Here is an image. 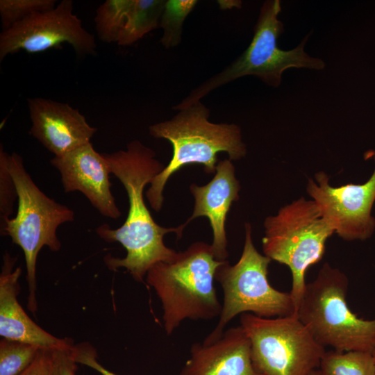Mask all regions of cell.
<instances>
[{"mask_svg":"<svg viewBox=\"0 0 375 375\" xmlns=\"http://www.w3.org/2000/svg\"><path fill=\"white\" fill-rule=\"evenodd\" d=\"M318 371L319 375H375V358L371 351H326Z\"/></svg>","mask_w":375,"mask_h":375,"instance_id":"cell-18","label":"cell"},{"mask_svg":"<svg viewBox=\"0 0 375 375\" xmlns=\"http://www.w3.org/2000/svg\"><path fill=\"white\" fill-rule=\"evenodd\" d=\"M56 6L55 0H1L0 16L3 31L36 12Z\"/></svg>","mask_w":375,"mask_h":375,"instance_id":"cell-22","label":"cell"},{"mask_svg":"<svg viewBox=\"0 0 375 375\" xmlns=\"http://www.w3.org/2000/svg\"><path fill=\"white\" fill-rule=\"evenodd\" d=\"M51 375H76L77 362L72 356V348L51 351Z\"/></svg>","mask_w":375,"mask_h":375,"instance_id":"cell-25","label":"cell"},{"mask_svg":"<svg viewBox=\"0 0 375 375\" xmlns=\"http://www.w3.org/2000/svg\"><path fill=\"white\" fill-rule=\"evenodd\" d=\"M281 11V1H265L247 49L219 73L194 88L174 109L188 107L201 101L213 90L246 76H256L269 86L278 88L283 72L290 68L324 69V60L309 56L304 50L310 32L294 49L283 50L278 46V40L284 32V25L278 19Z\"/></svg>","mask_w":375,"mask_h":375,"instance_id":"cell-4","label":"cell"},{"mask_svg":"<svg viewBox=\"0 0 375 375\" xmlns=\"http://www.w3.org/2000/svg\"><path fill=\"white\" fill-rule=\"evenodd\" d=\"M8 167L17 192V211L0 228L1 235H8L23 250L26 280L28 284V308L38 309L36 299V264L44 246L51 251L60 250L61 244L57 228L62 224L73 222L74 212L67 206L47 196L26 172L22 157L13 152L8 155Z\"/></svg>","mask_w":375,"mask_h":375,"instance_id":"cell-6","label":"cell"},{"mask_svg":"<svg viewBox=\"0 0 375 375\" xmlns=\"http://www.w3.org/2000/svg\"><path fill=\"white\" fill-rule=\"evenodd\" d=\"M8 155L1 144L0 147V227L10 219L17 199L15 183L8 167Z\"/></svg>","mask_w":375,"mask_h":375,"instance_id":"cell-23","label":"cell"},{"mask_svg":"<svg viewBox=\"0 0 375 375\" xmlns=\"http://www.w3.org/2000/svg\"><path fill=\"white\" fill-rule=\"evenodd\" d=\"M30 133L54 156H60L90 142L97 132L85 117L68 103L49 99H28Z\"/></svg>","mask_w":375,"mask_h":375,"instance_id":"cell-13","label":"cell"},{"mask_svg":"<svg viewBox=\"0 0 375 375\" xmlns=\"http://www.w3.org/2000/svg\"><path fill=\"white\" fill-rule=\"evenodd\" d=\"M69 44L79 55H93L94 35L86 31L73 12V1L62 0L50 10L33 14L0 34V61L19 50L39 53Z\"/></svg>","mask_w":375,"mask_h":375,"instance_id":"cell-10","label":"cell"},{"mask_svg":"<svg viewBox=\"0 0 375 375\" xmlns=\"http://www.w3.org/2000/svg\"><path fill=\"white\" fill-rule=\"evenodd\" d=\"M129 0H106L96 11V31L103 42H117Z\"/></svg>","mask_w":375,"mask_h":375,"instance_id":"cell-21","label":"cell"},{"mask_svg":"<svg viewBox=\"0 0 375 375\" xmlns=\"http://www.w3.org/2000/svg\"><path fill=\"white\" fill-rule=\"evenodd\" d=\"M72 353L76 362L91 367L101 375H118L107 369L98 362L97 351L89 344H74Z\"/></svg>","mask_w":375,"mask_h":375,"instance_id":"cell-24","label":"cell"},{"mask_svg":"<svg viewBox=\"0 0 375 375\" xmlns=\"http://www.w3.org/2000/svg\"><path fill=\"white\" fill-rule=\"evenodd\" d=\"M312 375H319V371L317 370L316 372H315Z\"/></svg>","mask_w":375,"mask_h":375,"instance_id":"cell-27","label":"cell"},{"mask_svg":"<svg viewBox=\"0 0 375 375\" xmlns=\"http://www.w3.org/2000/svg\"><path fill=\"white\" fill-rule=\"evenodd\" d=\"M224 261L215 258L211 244L196 242L171 261L158 262L148 271L146 281L162 303L167 335L186 319L208 320L220 315L222 305L214 281Z\"/></svg>","mask_w":375,"mask_h":375,"instance_id":"cell-3","label":"cell"},{"mask_svg":"<svg viewBox=\"0 0 375 375\" xmlns=\"http://www.w3.org/2000/svg\"><path fill=\"white\" fill-rule=\"evenodd\" d=\"M178 111L171 119L149 128L151 136L167 140L173 148L171 160L151 180L146 192L151 207L157 212L162 206L167 180L184 166L201 165L206 173L213 174L218 153L226 152L231 160L241 159L247 153L240 128L234 124L210 122V110L201 101Z\"/></svg>","mask_w":375,"mask_h":375,"instance_id":"cell-2","label":"cell"},{"mask_svg":"<svg viewBox=\"0 0 375 375\" xmlns=\"http://www.w3.org/2000/svg\"><path fill=\"white\" fill-rule=\"evenodd\" d=\"M50 162L60 174L65 192H81L103 216L111 219L121 216L110 190L108 164L91 142L54 156Z\"/></svg>","mask_w":375,"mask_h":375,"instance_id":"cell-12","label":"cell"},{"mask_svg":"<svg viewBox=\"0 0 375 375\" xmlns=\"http://www.w3.org/2000/svg\"><path fill=\"white\" fill-rule=\"evenodd\" d=\"M373 354H374V358H375V348H374V349L373 351Z\"/></svg>","mask_w":375,"mask_h":375,"instance_id":"cell-28","label":"cell"},{"mask_svg":"<svg viewBox=\"0 0 375 375\" xmlns=\"http://www.w3.org/2000/svg\"><path fill=\"white\" fill-rule=\"evenodd\" d=\"M264 226V255L291 271L290 292L296 313L306 285V273L322 259L326 240L335 230L317 203L303 197L282 207L276 215L267 217Z\"/></svg>","mask_w":375,"mask_h":375,"instance_id":"cell-7","label":"cell"},{"mask_svg":"<svg viewBox=\"0 0 375 375\" xmlns=\"http://www.w3.org/2000/svg\"><path fill=\"white\" fill-rule=\"evenodd\" d=\"M373 158L375 151L365 153ZM315 182L309 179L307 192L319 208L322 215L342 239L348 241L369 238L375 229L372 209L375 201V169L365 183L332 187L323 172L315 174Z\"/></svg>","mask_w":375,"mask_h":375,"instance_id":"cell-11","label":"cell"},{"mask_svg":"<svg viewBox=\"0 0 375 375\" xmlns=\"http://www.w3.org/2000/svg\"><path fill=\"white\" fill-rule=\"evenodd\" d=\"M16 258L3 256L0 275V335L3 338L53 351L69 349L74 346L69 338H58L44 331L26 313L17 300L21 267L14 269Z\"/></svg>","mask_w":375,"mask_h":375,"instance_id":"cell-14","label":"cell"},{"mask_svg":"<svg viewBox=\"0 0 375 375\" xmlns=\"http://www.w3.org/2000/svg\"><path fill=\"white\" fill-rule=\"evenodd\" d=\"M165 1L129 0L117 43L120 46L133 44L159 27Z\"/></svg>","mask_w":375,"mask_h":375,"instance_id":"cell-17","label":"cell"},{"mask_svg":"<svg viewBox=\"0 0 375 375\" xmlns=\"http://www.w3.org/2000/svg\"><path fill=\"white\" fill-rule=\"evenodd\" d=\"M347 276L328 262L306 283L296 315L322 346L341 351L373 352L375 319L358 317L347 305Z\"/></svg>","mask_w":375,"mask_h":375,"instance_id":"cell-5","label":"cell"},{"mask_svg":"<svg viewBox=\"0 0 375 375\" xmlns=\"http://www.w3.org/2000/svg\"><path fill=\"white\" fill-rule=\"evenodd\" d=\"M180 375H262L251 359V342L240 325L218 339L192 344L190 356Z\"/></svg>","mask_w":375,"mask_h":375,"instance_id":"cell-15","label":"cell"},{"mask_svg":"<svg viewBox=\"0 0 375 375\" xmlns=\"http://www.w3.org/2000/svg\"><path fill=\"white\" fill-rule=\"evenodd\" d=\"M38 346L2 338L0 341V375H19L35 360Z\"/></svg>","mask_w":375,"mask_h":375,"instance_id":"cell-20","label":"cell"},{"mask_svg":"<svg viewBox=\"0 0 375 375\" xmlns=\"http://www.w3.org/2000/svg\"><path fill=\"white\" fill-rule=\"evenodd\" d=\"M197 3L195 0L165 1L159 24L162 28L160 42L165 48L176 47L181 42L183 22Z\"/></svg>","mask_w":375,"mask_h":375,"instance_id":"cell-19","label":"cell"},{"mask_svg":"<svg viewBox=\"0 0 375 375\" xmlns=\"http://www.w3.org/2000/svg\"><path fill=\"white\" fill-rule=\"evenodd\" d=\"M101 153L110 174L124 185L129 203L127 217L121 227L112 229L103 224L96 228L102 240L109 243L117 242L126 251L123 258L107 254L104 262L110 270L124 268L136 281L143 282L153 265L171 261L177 255L178 252L165 246L164 235L175 233L179 239L183 231L181 225L176 228L158 225L144 202L145 186L165 166L156 158V153L139 140L130 142L126 150Z\"/></svg>","mask_w":375,"mask_h":375,"instance_id":"cell-1","label":"cell"},{"mask_svg":"<svg viewBox=\"0 0 375 375\" xmlns=\"http://www.w3.org/2000/svg\"><path fill=\"white\" fill-rule=\"evenodd\" d=\"M240 326L251 342V359L262 375H312L326 351L296 314L265 318L249 312Z\"/></svg>","mask_w":375,"mask_h":375,"instance_id":"cell-9","label":"cell"},{"mask_svg":"<svg viewBox=\"0 0 375 375\" xmlns=\"http://www.w3.org/2000/svg\"><path fill=\"white\" fill-rule=\"evenodd\" d=\"M51 351L41 349L32 364L19 375H51Z\"/></svg>","mask_w":375,"mask_h":375,"instance_id":"cell-26","label":"cell"},{"mask_svg":"<svg viewBox=\"0 0 375 375\" xmlns=\"http://www.w3.org/2000/svg\"><path fill=\"white\" fill-rule=\"evenodd\" d=\"M271 259L253 245L250 224H245V240L239 260L231 265L226 260L217 268L215 280L221 285L224 300L219 319L205 338L210 342L221 337L224 327L236 315L249 312L265 318L295 314L290 292L273 288L267 278Z\"/></svg>","mask_w":375,"mask_h":375,"instance_id":"cell-8","label":"cell"},{"mask_svg":"<svg viewBox=\"0 0 375 375\" xmlns=\"http://www.w3.org/2000/svg\"><path fill=\"white\" fill-rule=\"evenodd\" d=\"M240 189L235 167L230 159L219 162L215 175L208 183L202 186L193 183L190 187L195 201L194 210L181 226L184 228L194 219L206 217L212 230V251L219 261L226 260L228 256L225 222L232 203L239 199Z\"/></svg>","mask_w":375,"mask_h":375,"instance_id":"cell-16","label":"cell"}]
</instances>
